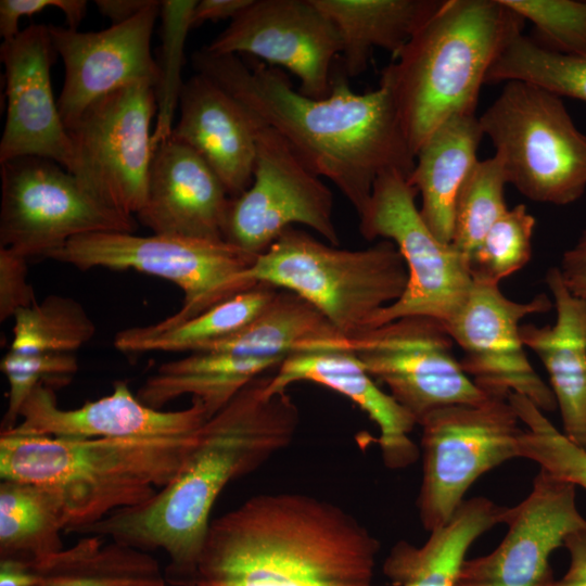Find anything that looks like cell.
I'll use <instances>...</instances> for the list:
<instances>
[{
    "label": "cell",
    "mask_w": 586,
    "mask_h": 586,
    "mask_svg": "<svg viewBox=\"0 0 586 586\" xmlns=\"http://www.w3.org/2000/svg\"><path fill=\"white\" fill-rule=\"evenodd\" d=\"M191 61L196 73L278 131L314 174L339 189L357 215L382 171L397 169L409 177L415 167L392 94L382 82L357 93L342 72L332 76L326 98L314 99L295 90L280 68L263 62L204 48Z\"/></svg>",
    "instance_id": "obj_1"
},
{
    "label": "cell",
    "mask_w": 586,
    "mask_h": 586,
    "mask_svg": "<svg viewBox=\"0 0 586 586\" xmlns=\"http://www.w3.org/2000/svg\"><path fill=\"white\" fill-rule=\"evenodd\" d=\"M271 374L253 379L202 425L178 475L150 500L73 533L146 552L161 549L168 557L167 584L190 586L219 494L286 448L296 434L298 407L286 391L266 393Z\"/></svg>",
    "instance_id": "obj_2"
},
{
    "label": "cell",
    "mask_w": 586,
    "mask_h": 586,
    "mask_svg": "<svg viewBox=\"0 0 586 586\" xmlns=\"http://www.w3.org/2000/svg\"><path fill=\"white\" fill-rule=\"evenodd\" d=\"M379 550L331 501L258 494L211 521L190 586H372Z\"/></svg>",
    "instance_id": "obj_3"
},
{
    "label": "cell",
    "mask_w": 586,
    "mask_h": 586,
    "mask_svg": "<svg viewBox=\"0 0 586 586\" xmlns=\"http://www.w3.org/2000/svg\"><path fill=\"white\" fill-rule=\"evenodd\" d=\"M524 22L502 0H443L383 68L380 82L415 157L444 122L475 114L491 67Z\"/></svg>",
    "instance_id": "obj_4"
},
{
    "label": "cell",
    "mask_w": 586,
    "mask_h": 586,
    "mask_svg": "<svg viewBox=\"0 0 586 586\" xmlns=\"http://www.w3.org/2000/svg\"><path fill=\"white\" fill-rule=\"evenodd\" d=\"M199 431L124 438L0 433V476L58 489L72 520L67 532H74L116 511L146 502L171 483Z\"/></svg>",
    "instance_id": "obj_5"
},
{
    "label": "cell",
    "mask_w": 586,
    "mask_h": 586,
    "mask_svg": "<svg viewBox=\"0 0 586 586\" xmlns=\"http://www.w3.org/2000/svg\"><path fill=\"white\" fill-rule=\"evenodd\" d=\"M246 276L297 294L353 336L373 330L375 316L403 295L408 282L405 262L388 240L345 250L294 227L257 256Z\"/></svg>",
    "instance_id": "obj_6"
},
{
    "label": "cell",
    "mask_w": 586,
    "mask_h": 586,
    "mask_svg": "<svg viewBox=\"0 0 586 586\" xmlns=\"http://www.w3.org/2000/svg\"><path fill=\"white\" fill-rule=\"evenodd\" d=\"M479 118L508 182L525 198L568 205L584 194L586 136L561 97L530 82L506 81Z\"/></svg>",
    "instance_id": "obj_7"
},
{
    "label": "cell",
    "mask_w": 586,
    "mask_h": 586,
    "mask_svg": "<svg viewBox=\"0 0 586 586\" xmlns=\"http://www.w3.org/2000/svg\"><path fill=\"white\" fill-rule=\"evenodd\" d=\"M46 258L80 270L133 269L173 282L182 291L183 304L160 321L166 327L193 319L257 283L246 276L257 256L226 240L97 232L69 240Z\"/></svg>",
    "instance_id": "obj_8"
},
{
    "label": "cell",
    "mask_w": 586,
    "mask_h": 586,
    "mask_svg": "<svg viewBox=\"0 0 586 586\" xmlns=\"http://www.w3.org/2000/svg\"><path fill=\"white\" fill-rule=\"evenodd\" d=\"M417 195L407 175L387 169L377 177L368 203L357 215L360 234L393 242L408 271L403 295L375 316L372 329L407 317L446 324L472 288L468 260L433 234L420 215Z\"/></svg>",
    "instance_id": "obj_9"
},
{
    "label": "cell",
    "mask_w": 586,
    "mask_h": 586,
    "mask_svg": "<svg viewBox=\"0 0 586 586\" xmlns=\"http://www.w3.org/2000/svg\"><path fill=\"white\" fill-rule=\"evenodd\" d=\"M520 422L509 399L501 397L442 407L420 422L417 508L425 531L445 525L482 474L519 457Z\"/></svg>",
    "instance_id": "obj_10"
},
{
    "label": "cell",
    "mask_w": 586,
    "mask_h": 586,
    "mask_svg": "<svg viewBox=\"0 0 586 586\" xmlns=\"http://www.w3.org/2000/svg\"><path fill=\"white\" fill-rule=\"evenodd\" d=\"M136 228L132 216L98 201L54 161L25 156L1 164L0 247L26 259L46 257L79 235Z\"/></svg>",
    "instance_id": "obj_11"
},
{
    "label": "cell",
    "mask_w": 586,
    "mask_h": 586,
    "mask_svg": "<svg viewBox=\"0 0 586 586\" xmlns=\"http://www.w3.org/2000/svg\"><path fill=\"white\" fill-rule=\"evenodd\" d=\"M155 86L139 81L89 105L67 127L71 171L98 201L124 215L142 208L153 157Z\"/></svg>",
    "instance_id": "obj_12"
},
{
    "label": "cell",
    "mask_w": 586,
    "mask_h": 586,
    "mask_svg": "<svg viewBox=\"0 0 586 586\" xmlns=\"http://www.w3.org/2000/svg\"><path fill=\"white\" fill-rule=\"evenodd\" d=\"M254 117L257 130L253 181L241 195L230 199L224 239L258 256L286 228L300 224L337 246L332 191L278 131Z\"/></svg>",
    "instance_id": "obj_13"
},
{
    "label": "cell",
    "mask_w": 586,
    "mask_h": 586,
    "mask_svg": "<svg viewBox=\"0 0 586 586\" xmlns=\"http://www.w3.org/2000/svg\"><path fill=\"white\" fill-rule=\"evenodd\" d=\"M552 305L546 294L515 302L499 285L473 281L464 303L445 326L462 352L463 371L487 396L508 398L515 393L544 412L557 408L550 386L528 360L520 333L522 319Z\"/></svg>",
    "instance_id": "obj_14"
},
{
    "label": "cell",
    "mask_w": 586,
    "mask_h": 586,
    "mask_svg": "<svg viewBox=\"0 0 586 586\" xmlns=\"http://www.w3.org/2000/svg\"><path fill=\"white\" fill-rule=\"evenodd\" d=\"M444 322L407 317L377 328L356 355L367 372L420 422L432 411L487 399L463 371Z\"/></svg>",
    "instance_id": "obj_15"
},
{
    "label": "cell",
    "mask_w": 586,
    "mask_h": 586,
    "mask_svg": "<svg viewBox=\"0 0 586 586\" xmlns=\"http://www.w3.org/2000/svg\"><path fill=\"white\" fill-rule=\"evenodd\" d=\"M203 48L283 67L300 80L298 91L314 99L330 93L332 64L341 53L334 26L311 0H252Z\"/></svg>",
    "instance_id": "obj_16"
},
{
    "label": "cell",
    "mask_w": 586,
    "mask_h": 586,
    "mask_svg": "<svg viewBox=\"0 0 586 586\" xmlns=\"http://www.w3.org/2000/svg\"><path fill=\"white\" fill-rule=\"evenodd\" d=\"M575 488L539 469L527 497L506 509L501 543L486 556L464 560L455 586H551L550 556L568 535L586 528Z\"/></svg>",
    "instance_id": "obj_17"
},
{
    "label": "cell",
    "mask_w": 586,
    "mask_h": 586,
    "mask_svg": "<svg viewBox=\"0 0 586 586\" xmlns=\"http://www.w3.org/2000/svg\"><path fill=\"white\" fill-rule=\"evenodd\" d=\"M161 1L152 2L132 18L99 31H79L49 25L52 43L64 64L58 106L65 127L99 99L139 81L160 79L151 53V39Z\"/></svg>",
    "instance_id": "obj_18"
},
{
    "label": "cell",
    "mask_w": 586,
    "mask_h": 586,
    "mask_svg": "<svg viewBox=\"0 0 586 586\" xmlns=\"http://www.w3.org/2000/svg\"><path fill=\"white\" fill-rule=\"evenodd\" d=\"M55 54L49 25L33 24L3 40L0 59L4 65L7 114L0 164L36 156L72 171L73 145L51 85Z\"/></svg>",
    "instance_id": "obj_19"
},
{
    "label": "cell",
    "mask_w": 586,
    "mask_h": 586,
    "mask_svg": "<svg viewBox=\"0 0 586 586\" xmlns=\"http://www.w3.org/2000/svg\"><path fill=\"white\" fill-rule=\"evenodd\" d=\"M20 421L0 433L62 438L156 437L190 434L208 420L200 399L188 408L164 411L141 403L127 381H116L113 392L76 409H62L55 390L39 384L20 411Z\"/></svg>",
    "instance_id": "obj_20"
},
{
    "label": "cell",
    "mask_w": 586,
    "mask_h": 586,
    "mask_svg": "<svg viewBox=\"0 0 586 586\" xmlns=\"http://www.w3.org/2000/svg\"><path fill=\"white\" fill-rule=\"evenodd\" d=\"M230 199L209 165L169 136L154 149L145 201L136 216L153 233L225 240Z\"/></svg>",
    "instance_id": "obj_21"
},
{
    "label": "cell",
    "mask_w": 586,
    "mask_h": 586,
    "mask_svg": "<svg viewBox=\"0 0 586 586\" xmlns=\"http://www.w3.org/2000/svg\"><path fill=\"white\" fill-rule=\"evenodd\" d=\"M178 105L179 119L170 136L209 165L231 199L241 195L253 181L256 118L200 73L183 82Z\"/></svg>",
    "instance_id": "obj_22"
},
{
    "label": "cell",
    "mask_w": 586,
    "mask_h": 586,
    "mask_svg": "<svg viewBox=\"0 0 586 586\" xmlns=\"http://www.w3.org/2000/svg\"><path fill=\"white\" fill-rule=\"evenodd\" d=\"M296 382H313L354 402L377 425V440L387 469H405L420 457L410 437L417 425L413 417L367 372L354 353L315 352L284 358L272 372L266 392H284Z\"/></svg>",
    "instance_id": "obj_23"
},
{
    "label": "cell",
    "mask_w": 586,
    "mask_h": 586,
    "mask_svg": "<svg viewBox=\"0 0 586 586\" xmlns=\"http://www.w3.org/2000/svg\"><path fill=\"white\" fill-rule=\"evenodd\" d=\"M556 309L552 324L521 326L523 344L545 367L563 434L586 449V302L564 285L557 266L546 273Z\"/></svg>",
    "instance_id": "obj_24"
},
{
    "label": "cell",
    "mask_w": 586,
    "mask_h": 586,
    "mask_svg": "<svg viewBox=\"0 0 586 586\" xmlns=\"http://www.w3.org/2000/svg\"><path fill=\"white\" fill-rule=\"evenodd\" d=\"M149 552L99 535L37 562L0 560V586H166Z\"/></svg>",
    "instance_id": "obj_25"
},
{
    "label": "cell",
    "mask_w": 586,
    "mask_h": 586,
    "mask_svg": "<svg viewBox=\"0 0 586 586\" xmlns=\"http://www.w3.org/2000/svg\"><path fill=\"white\" fill-rule=\"evenodd\" d=\"M371 333L369 331L360 336L345 334L313 304L293 292L280 289L251 324L198 352H226L283 359L294 354L315 352L357 354L367 346Z\"/></svg>",
    "instance_id": "obj_26"
},
{
    "label": "cell",
    "mask_w": 586,
    "mask_h": 586,
    "mask_svg": "<svg viewBox=\"0 0 586 586\" xmlns=\"http://www.w3.org/2000/svg\"><path fill=\"white\" fill-rule=\"evenodd\" d=\"M483 136L475 114L455 115L435 129L416 154L408 181L421 198V217L443 243H451L456 200L479 161Z\"/></svg>",
    "instance_id": "obj_27"
},
{
    "label": "cell",
    "mask_w": 586,
    "mask_h": 586,
    "mask_svg": "<svg viewBox=\"0 0 586 586\" xmlns=\"http://www.w3.org/2000/svg\"><path fill=\"white\" fill-rule=\"evenodd\" d=\"M506 509L482 496L463 500L445 525L430 532L423 545L397 542L383 562L384 575L393 586H455L469 548L504 523Z\"/></svg>",
    "instance_id": "obj_28"
},
{
    "label": "cell",
    "mask_w": 586,
    "mask_h": 586,
    "mask_svg": "<svg viewBox=\"0 0 586 586\" xmlns=\"http://www.w3.org/2000/svg\"><path fill=\"white\" fill-rule=\"evenodd\" d=\"M311 1L339 35L343 74L355 77L366 71L375 48L394 58L443 0Z\"/></svg>",
    "instance_id": "obj_29"
},
{
    "label": "cell",
    "mask_w": 586,
    "mask_h": 586,
    "mask_svg": "<svg viewBox=\"0 0 586 586\" xmlns=\"http://www.w3.org/2000/svg\"><path fill=\"white\" fill-rule=\"evenodd\" d=\"M283 360L226 352H195L162 364L136 395L141 403L154 409L191 395L202 402L209 419L253 379L276 370Z\"/></svg>",
    "instance_id": "obj_30"
},
{
    "label": "cell",
    "mask_w": 586,
    "mask_h": 586,
    "mask_svg": "<svg viewBox=\"0 0 586 586\" xmlns=\"http://www.w3.org/2000/svg\"><path fill=\"white\" fill-rule=\"evenodd\" d=\"M71 525L66 504L54 487L1 480L0 560H43L64 548L61 534Z\"/></svg>",
    "instance_id": "obj_31"
},
{
    "label": "cell",
    "mask_w": 586,
    "mask_h": 586,
    "mask_svg": "<svg viewBox=\"0 0 586 586\" xmlns=\"http://www.w3.org/2000/svg\"><path fill=\"white\" fill-rule=\"evenodd\" d=\"M279 290L271 284L257 282L182 323L166 327L157 322L124 329L116 333L113 344L119 352L133 355L152 352L194 353L246 328Z\"/></svg>",
    "instance_id": "obj_32"
},
{
    "label": "cell",
    "mask_w": 586,
    "mask_h": 586,
    "mask_svg": "<svg viewBox=\"0 0 586 586\" xmlns=\"http://www.w3.org/2000/svg\"><path fill=\"white\" fill-rule=\"evenodd\" d=\"M510 80L530 82L561 98L586 102V55L552 51L520 35L495 61L485 84Z\"/></svg>",
    "instance_id": "obj_33"
},
{
    "label": "cell",
    "mask_w": 586,
    "mask_h": 586,
    "mask_svg": "<svg viewBox=\"0 0 586 586\" xmlns=\"http://www.w3.org/2000/svg\"><path fill=\"white\" fill-rule=\"evenodd\" d=\"M10 351L21 354L72 353L89 342L95 326L75 300L50 295L14 315Z\"/></svg>",
    "instance_id": "obj_34"
},
{
    "label": "cell",
    "mask_w": 586,
    "mask_h": 586,
    "mask_svg": "<svg viewBox=\"0 0 586 586\" xmlns=\"http://www.w3.org/2000/svg\"><path fill=\"white\" fill-rule=\"evenodd\" d=\"M508 178L499 160L477 161L458 193L451 245L468 260L491 227L509 208L505 200Z\"/></svg>",
    "instance_id": "obj_35"
},
{
    "label": "cell",
    "mask_w": 586,
    "mask_h": 586,
    "mask_svg": "<svg viewBox=\"0 0 586 586\" xmlns=\"http://www.w3.org/2000/svg\"><path fill=\"white\" fill-rule=\"evenodd\" d=\"M508 399L526 425L519 440V457L586 489V449L572 443L528 398L512 393Z\"/></svg>",
    "instance_id": "obj_36"
},
{
    "label": "cell",
    "mask_w": 586,
    "mask_h": 586,
    "mask_svg": "<svg viewBox=\"0 0 586 586\" xmlns=\"http://www.w3.org/2000/svg\"><path fill=\"white\" fill-rule=\"evenodd\" d=\"M536 220L524 204L508 209L485 234L469 260L474 282L499 285L521 270L532 256Z\"/></svg>",
    "instance_id": "obj_37"
},
{
    "label": "cell",
    "mask_w": 586,
    "mask_h": 586,
    "mask_svg": "<svg viewBox=\"0 0 586 586\" xmlns=\"http://www.w3.org/2000/svg\"><path fill=\"white\" fill-rule=\"evenodd\" d=\"M1 371L9 382L8 408L0 432L17 424L20 411L28 395L39 384L52 388L67 385L78 370L72 353L21 354L9 351L1 360Z\"/></svg>",
    "instance_id": "obj_38"
},
{
    "label": "cell",
    "mask_w": 586,
    "mask_h": 586,
    "mask_svg": "<svg viewBox=\"0 0 586 586\" xmlns=\"http://www.w3.org/2000/svg\"><path fill=\"white\" fill-rule=\"evenodd\" d=\"M196 1H161L160 15L163 20V54L160 79L155 88L158 116L153 130V148L167 139L173 131L171 119L179 103L182 85L179 79L184 36L191 28L190 16Z\"/></svg>",
    "instance_id": "obj_39"
},
{
    "label": "cell",
    "mask_w": 586,
    "mask_h": 586,
    "mask_svg": "<svg viewBox=\"0 0 586 586\" xmlns=\"http://www.w3.org/2000/svg\"><path fill=\"white\" fill-rule=\"evenodd\" d=\"M535 26L544 48L586 55V1L502 0Z\"/></svg>",
    "instance_id": "obj_40"
},
{
    "label": "cell",
    "mask_w": 586,
    "mask_h": 586,
    "mask_svg": "<svg viewBox=\"0 0 586 586\" xmlns=\"http://www.w3.org/2000/svg\"><path fill=\"white\" fill-rule=\"evenodd\" d=\"M27 259L13 251L0 247V320L33 305L35 294L27 281Z\"/></svg>",
    "instance_id": "obj_41"
},
{
    "label": "cell",
    "mask_w": 586,
    "mask_h": 586,
    "mask_svg": "<svg viewBox=\"0 0 586 586\" xmlns=\"http://www.w3.org/2000/svg\"><path fill=\"white\" fill-rule=\"evenodd\" d=\"M56 8L62 11L67 27L77 29L86 11L85 0H1L0 1V35L3 40L14 38L20 34L18 22L22 17H31L41 11Z\"/></svg>",
    "instance_id": "obj_42"
},
{
    "label": "cell",
    "mask_w": 586,
    "mask_h": 586,
    "mask_svg": "<svg viewBox=\"0 0 586 586\" xmlns=\"http://www.w3.org/2000/svg\"><path fill=\"white\" fill-rule=\"evenodd\" d=\"M557 267L568 290L586 302V229L573 246L563 253Z\"/></svg>",
    "instance_id": "obj_43"
},
{
    "label": "cell",
    "mask_w": 586,
    "mask_h": 586,
    "mask_svg": "<svg viewBox=\"0 0 586 586\" xmlns=\"http://www.w3.org/2000/svg\"><path fill=\"white\" fill-rule=\"evenodd\" d=\"M563 546L570 553V566L551 586H586V528L568 535Z\"/></svg>",
    "instance_id": "obj_44"
},
{
    "label": "cell",
    "mask_w": 586,
    "mask_h": 586,
    "mask_svg": "<svg viewBox=\"0 0 586 586\" xmlns=\"http://www.w3.org/2000/svg\"><path fill=\"white\" fill-rule=\"evenodd\" d=\"M252 0H201L196 1L190 16L191 27L207 21L234 18Z\"/></svg>",
    "instance_id": "obj_45"
},
{
    "label": "cell",
    "mask_w": 586,
    "mask_h": 586,
    "mask_svg": "<svg viewBox=\"0 0 586 586\" xmlns=\"http://www.w3.org/2000/svg\"><path fill=\"white\" fill-rule=\"evenodd\" d=\"M152 0H97L94 1L99 12L112 21V24L124 23L143 9H145Z\"/></svg>",
    "instance_id": "obj_46"
}]
</instances>
